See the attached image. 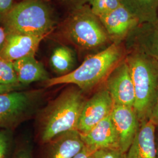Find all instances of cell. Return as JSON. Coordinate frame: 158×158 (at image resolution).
<instances>
[{
    "label": "cell",
    "mask_w": 158,
    "mask_h": 158,
    "mask_svg": "<svg viewBox=\"0 0 158 158\" xmlns=\"http://www.w3.org/2000/svg\"><path fill=\"white\" fill-rule=\"evenodd\" d=\"M125 42L113 43L105 49L85 57L73 72L46 81V87L62 84L76 85L81 91H88L105 82L108 76L127 56Z\"/></svg>",
    "instance_id": "1"
},
{
    "label": "cell",
    "mask_w": 158,
    "mask_h": 158,
    "mask_svg": "<svg viewBox=\"0 0 158 158\" xmlns=\"http://www.w3.org/2000/svg\"><path fill=\"white\" fill-rule=\"evenodd\" d=\"M58 34L77 50L89 53V56L113 44L90 4L71 10L60 25Z\"/></svg>",
    "instance_id": "2"
},
{
    "label": "cell",
    "mask_w": 158,
    "mask_h": 158,
    "mask_svg": "<svg viewBox=\"0 0 158 158\" xmlns=\"http://www.w3.org/2000/svg\"><path fill=\"white\" fill-rule=\"evenodd\" d=\"M125 57L135 89L134 110L139 123L150 118L158 98V60L135 48Z\"/></svg>",
    "instance_id": "3"
},
{
    "label": "cell",
    "mask_w": 158,
    "mask_h": 158,
    "mask_svg": "<svg viewBox=\"0 0 158 158\" xmlns=\"http://www.w3.org/2000/svg\"><path fill=\"white\" fill-rule=\"evenodd\" d=\"M85 100L77 87L65 89L42 111L40 120V139L50 142L57 136L77 130Z\"/></svg>",
    "instance_id": "4"
},
{
    "label": "cell",
    "mask_w": 158,
    "mask_h": 158,
    "mask_svg": "<svg viewBox=\"0 0 158 158\" xmlns=\"http://www.w3.org/2000/svg\"><path fill=\"white\" fill-rule=\"evenodd\" d=\"M56 14L44 0H23L17 3L2 27L6 34L47 36L56 28Z\"/></svg>",
    "instance_id": "5"
},
{
    "label": "cell",
    "mask_w": 158,
    "mask_h": 158,
    "mask_svg": "<svg viewBox=\"0 0 158 158\" xmlns=\"http://www.w3.org/2000/svg\"><path fill=\"white\" fill-rule=\"evenodd\" d=\"M40 96V90L14 91L0 94V130L14 127L29 117Z\"/></svg>",
    "instance_id": "6"
},
{
    "label": "cell",
    "mask_w": 158,
    "mask_h": 158,
    "mask_svg": "<svg viewBox=\"0 0 158 158\" xmlns=\"http://www.w3.org/2000/svg\"><path fill=\"white\" fill-rule=\"evenodd\" d=\"M105 84L114 105L134 107V85L125 59L110 74Z\"/></svg>",
    "instance_id": "7"
},
{
    "label": "cell",
    "mask_w": 158,
    "mask_h": 158,
    "mask_svg": "<svg viewBox=\"0 0 158 158\" xmlns=\"http://www.w3.org/2000/svg\"><path fill=\"white\" fill-rule=\"evenodd\" d=\"M114 103L106 88L98 91L85 102L77 126V131L83 134L88 132L102 120L110 115Z\"/></svg>",
    "instance_id": "8"
},
{
    "label": "cell",
    "mask_w": 158,
    "mask_h": 158,
    "mask_svg": "<svg viewBox=\"0 0 158 158\" xmlns=\"http://www.w3.org/2000/svg\"><path fill=\"white\" fill-rule=\"evenodd\" d=\"M98 18L113 43L125 42L140 25L135 17L122 5Z\"/></svg>",
    "instance_id": "9"
},
{
    "label": "cell",
    "mask_w": 158,
    "mask_h": 158,
    "mask_svg": "<svg viewBox=\"0 0 158 158\" xmlns=\"http://www.w3.org/2000/svg\"><path fill=\"white\" fill-rule=\"evenodd\" d=\"M111 116L118 136L119 149L126 153L140 125L135 111L134 108L114 105Z\"/></svg>",
    "instance_id": "10"
},
{
    "label": "cell",
    "mask_w": 158,
    "mask_h": 158,
    "mask_svg": "<svg viewBox=\"0 0 158 158\" xmlns=\"http://www.w3.org/2000/svg\"><path fill=\"white\" fill-rule=\"evenodd\" d=\"M45 38L19 34H6V42L0 57L14 62L25 57L35 55L41 41Z\"/></svg>",
    "instance_id": "11"
},
{
    "label": "cell",
    "mask_w": 158,
    "mask_h": 158,
    "mask_svg": "<svg viewBox=\"0 0 158 158\" xmlns=\"http://www.w3.org/2000/svg\"><path fill=\"white\" fill-rule=\"evenodd\" d=\"M85 146L97 151L101 149H119L118 134L111 115L88 132L80 133Z\"/></svg>",
    "instance_id": "12"
},
{
    "label": "cell",
    "mask_w": 158,
    "mask_h": 158,
    "mask_svg": "<svg viewBox=\"0 0 158 158\" xmlns=\"http://www.w3.org/2000/svg\"><path fill=\"white\" fill-rule=\"evenodd\" d=\"M156 125L150 119L142 121L125 153L126 158H157Z\"/></svg>",
    "instance_id": "13"
},
{
    "label": "cell",
    "mask_w": 158,
    "mask_h": 158,
    "mask_svg": "<svg viewBox=\"0 0 158 158\" xmlns=\"http://www.w3.org/2000/svg\"><path fill=\"white\" fill-rule=\"evenodd\" d=\"M127 49L138 48L158 60V18L139 25L125 41Z\"/></svg>",
    "instance_id": "14"
},
{
    "label": "cell",
    "mask_w": 158,
    "mask_h": 158,
    "mask_svg": "<svg viewBox=\"0 0 158 158\" xmlns=\"http://www.w3.org/2000/svg\"><path fill=\"white\" fill-rule=\"evenodd\" d=\"M13 63L17 79L22 85H27L37 81H46L50 79L43 64L35 55L17 60Z\"/></svg>",
    "instance_id": "15"
},
{
    "label": "cell",
    "mask_w": 158,
    "mask_h": 158,
    "mask_svg": "<svg viewBox=\"0 0 158 158\" xmlns=\"http://www.w3.org/2000/svg\"><path fill=\"white\" fill-rule=\"evenodd\" d=\"M51 142L49 158H74L85 147L77 130L63 133L55 138Z\"/></svg>",
    "instance_id": "16"
},
{
    "label": "cell",
    "mask_w": 158,
    "mask_h": 158,
    "mask_svg": "<svg viewBox=\"0 0 158 158\" xmlns=\"http://www.w3.org/2000/svg\"><path fill=\"white\" fill-rule=\"evenodd\" d=\"M49 62L51 68L58 76L66 75L76 68V52L68 46H58L52 52Z\"/></svg>",
    "instance_id": "17"
},
{
    "label": "cell",
    "mask_w": 158,
    "mask_h": 158,
    "mask_svg": "<svg viewBox=\"0 0 158 158\" xmlns=\"http://www.w3.org/2000/svg\"><path fill=\"white\" fill-rule=\"evenodd\" d=\"M121 2L140 24L152 23L158 18V0H121Z\"/></svg>",
    "instance_id": "18"
},
{
    "label": "cell",
    "mask_w": 158,
    "mask_h": 158,
    "mask_svg": "<svg viewBox=\"0 0 158 158\" xmlns=\"http://www.w3.org/2000/svg\"><path fill=\"white\" fill-rule=\"evenodd\" d=\"M0 84L21 85L18 81L13 63L0 57Z\"/></svg>",
    "instance_id": "19"
},
{
    "label": "cell",
    "mask_w": 158,
    "mask_h": 158,
    "mask_svg": "<svg viewBox=\"0 0 158 158\" xmlns=\"http://www.w3.org/2000/svg\"><path fill=\"white\" fill-rule=\"evenodd\" d=\"M90 6L92 11L100 17L121 6V0H91Z\"/></svg>",
    "instance_id": "20"
},
{
    "label": "cell",
    "mask_w": 158,
    "mask_h": 158,
    "mask_svg": "<svg viewBox=\"0 0 158 158\" xmlns=\"http://www.w3.org/2000/svg\"><path fill=\"white\" fill-rule=\"evenodd\" d=\"M94 158H126L125 153L119 149H101L94 153Z\"/></svg>",
    "instance_id": "21"
},
{
    "label": "cell",
    "mask_w": 158,
    "mask_h": 158,
    "mask_svg": "<svg viewBox=\"0 0 158 158\" xmlns=\"http://www.w3.org/2000/svg\"><path fill=\"white\" fill-rule=\"evenodd\" d=\"M16 4L15 0H0V26L2 27L6 17Z\"/></svg>",
    "instance_id": "22"
},
{
    "label": "cell",
    "mask_w": 158,
    "mask_h": 158,
    "mask_svg": "<svg viewBox=\"0 0 158 158\" xmlns=\"http://www.w3.org/2000/svg\"><path fill=\"white\" fill-rule=\"evenodd\" d=\"M10 143V137L6 130H0V158H6Z\"/></svg>",
    "instance_id": "23"
},
{
    "label": "cell",
    "mask_w": 158,
    "mask_h": 158,
    "mask_svg": "<svg viewBox=\"0 0 158 158\" xmlns=\"http://www.w3.org/2000/svg\"><path fill=\"white\" fill-rule=\"evenodd\" d=\"M96 151L85 145L82 150L74 158H94V153Z\"/></svg>",
    "instance_id": "24"
},
{
    "label": "cell",
    "mask_w": 158,
    "mask_h": 158,
    "mask_svg": "<svg viewBox=\"0 0 158 158\" xmlns=\"http://www.w3.org/2000/svg\"><path fill=\"white\" fill-rule=\"evenodd\" d=\"M66 2L71 8V10L78 6L90 4L91 0H61Z\"/></svg>",
    "instance_id": "25"
},
{
    "label": "cell",
    "mask_w": 158,
    "mask_h": 158,
    "mask_svg": "<svg viewBox=\"0 0 158 158\" xmlns=\"http://www.w3.org/2000/svg\"><path fill=\"white\" fill-rule=\"evenodd\" d=\"M21 85H7L0 84V94L10 93L14 91L19 90L21 89Z\"/></svg>",
    "instance_id": "26"
},
{
    "label": "cell",
    "mask_w": 158,
    "mask_h": 158,
    "mask_svg": "<svg viewBox=\"0 0 158 158\" xmlns=\"http://www.w3.org/2000/svg\"><path fill=\"white\" fill-rule=\"evenodd\" d=\"M149 119L152 121L155 124L158 125V98Z\"/></svg>",
    "instance_id": "27"
},
{
    "label": "cell",
    "mask_w": 158,
    "mask_h": 158,
    "mask_svg": "<svg viewBox=\"0 0 158 158\" xmlns=\"http://www.w3.org/2000/svg\"><path fill=\"white\" fill-rule=\"evenodd\" d=\"M6 32L3 27L0 26V52L2 51L6 42Z\"/></svg>",
    "instance_id": "28"
},
{
    "label": "cell",
    "mask_w": 158,
    "mask_h": 158,
    "mask_svg": "<svg viewBox=\"0 0 158 158\" xmlns=\"http://www.w3.org/2000/svg\"><path fill=\"white\" fill-rule=\"evenodd\" d=\"M15 158H32L30 153L28 151L23 150L18 153Z\"/></svg>",
    "instance_id": "29"
},
{
    "label": "cell",
    "mask_w": 158,
    "mask_h": 158,
    "mask_svg": "<svg viewBox=\"0 0 158 158\" xmlns=\"http://www.w3.org/2000/svg\"><path fill=\"white\" fill-rule=\"evenodd\" d=\"M158 127V125H156ZM156 148H157V158H158V143L156 144Z\"/></svg>",
    "instance_id": "30"
}]
</instances>
